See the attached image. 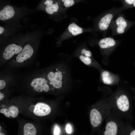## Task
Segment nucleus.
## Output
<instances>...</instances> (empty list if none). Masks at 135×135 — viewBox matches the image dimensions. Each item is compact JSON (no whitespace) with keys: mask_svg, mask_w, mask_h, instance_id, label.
I'll list each match as a JSON object with an SVG mask.
<instances>
[{"mask_svg":"<svg viewBox=\"0 0 135 135\" xmlns=\"http://www.w3.org/2000/svg\"><path fill=\"white\" fill-rule=\"evenodd\" d=\"M24 135H36V129L34 126L30 123H27L24 125Z\"/></svg>","mask_w":135,"mask_h":135,"instance_id":"2eb2a0df","label":"nucleus"},{"mask_svg":"<svg viewBox=\"0 0 135 135\" xmlns=\"http://www.w3.org/2000/svg\"><path fill=\"white\" fill-rule=\"evenodd\" d=\"M116 44V41L110 37L105 38L101 39L98 42V45L101 48L107 49L112 48Z\"/></svg>","mask_w":135,"mask_h":135,"instance_id":"6e6552de","label":"nucleus"},{"mask_svg":"<svg viewBox=\"0 0 135 135\" xmlns=\"http://www.w3.org/2000/svg\"><path fill=\"white\" fill-rule=\"evenodd\" d=\"M90 117L91 124L94 128L98 126L100 124L102 120V116L96 109L94 108L91 110Z\"/></svg>","mask_w":135,"mask_h":135,"instance_id":"1a4fd4ad","label":"nucleus"},{"mask_svg":"<svg viewBox=\"0 0 135 135\" xmlns=\"http://www.w3.org/2000/svg\"><path fill=\"white\" fill-rule=\"evenodd\" d=\"M13 8L9 5L4 6L0 11V20L6 21L12 18L15 14Z\"/></svg>","mask_w":135,"mask_h":135,"instance_id":"0eeeda50","label":"nucleus"},{"mask_svg":"<svg viewBox=\"0 0 135 135\" xmlns=\"http://www.w3.org/2000/svg\"><path fill=\"white\" fill-rule=\"evenodd\" d=\"M68 30V31L73 36H75L82 34L83 29L75 23H72L69 24Z\"/></svg>","mask_w":135,"mask_h":135,"instance_id":"4468645a","label":"nucleus"},{"mask_svg":"<svg viewBox=\"0 0 135 135\" xmlns=\"http://www.w3.org/2000/svg\"><path fill=\"white\" fill-rule=\"evenodd\" d=\"M130 135H135V130H133L130 133Z\"/></svg>","mask_w":135,"mask_h":135,"instance_id":"cd10ccee","label":"nucleus"},{"mask_svg":"<svg viewBox=\"0 0 135 135\" xmlns=\"http://www.w3.org/2000/svg\"><path fill=\"white\" fill-rule=\"evenodd\" d=\"M117 130V126L115 122H109L106 125L104 134V135H116V134Z\"/></svg>","mask_w":135,"mask_h":135,"instance_id":"ddd939ff","label":"nucleus"},{"mask_svg":"<svg viewBox=\"0 0 135 135\" xmlns=\"http://www.w3.org/2000/svg\"><path fill=\"white\" fill-rule=\"evenodd\" d=\"M51 108L48 105L42 103H39L34 106L33 111L34 114L39 116H44L50 114Z\"/></svg>","mask_w":135,"mask_h":135,"instance_id":"423d86ee","label":"nucleus"},{"mask_svg":"<svg viewBox=\"0 0 135 135\" xmlns=\"http://www.w3.org/2000/svg\"><path fill=\"white\" fill-rule=\"evenodd\" d=\"M64 74V71L56 68L48 73L47 78L50 84L55 88L59 89L62 86V80Z\"/></svg>","mask_w":135,"mask_h":135,"instance_id":"7ed1b4c3","label":"nucleus"},{"mask_svg":"<svg viewBox=\"0 0 135 135\" xmlns=\"http://www.w3.org/2000/svg\"><path fill=\"white\" fill-rule=\"evenodd\" d=\"M4 31V29L2 26H0V34H2Z\"/></svg>","mask_w":135,"mask_h":135,"instance_id":"393cba45","label":"nucleus"},{"mask_svg":"<svg viewBox=\"0 0 135 135\" xmlns=\"http://www.w3.org/2000/svg\"><path fill=\"white\" fill-rule=\"evenodd\" d=\"M124 1L127 6L124 9L130 7H135V0H124Z\"/></svg>","mask_w":135,"mask_h":135,"instance_id":"aec40b11","label":"nucleus"},{"mask_svg":"<svg viewBox=\"0 0 135 135\" xmlns=\"http://www.w3.org/2000/svg\"><path fill=\"white\" fill-rule=\"evenodd\" d=\"M4 98V95L2 93L0 92V100H2Z\"/></svg>","mask_w":135,"mask_h":135,"instance_id":"bb28decb","label":"nucleus"},{"mask_svg":"<svg viewBox=\"0 0 135 135\" xmlns=\"http://www.w3.org/2000/svg\"><path fill=\"white\" fill-rule=\"evenodd\" d=\"M61 1L64 6L66 8L72 6L75 3L74 0H61Z\"/></svg>","mask_w":135,"mask_h":135,"instance_id":"6ab92c4d","label":"nucleus"},{"mask_svg":"<svg viewBox=\"0 0 135 135\" xmlns=\"http://www.w3.org/2000/svg\"><path fill=\"white\" fill-rule=\"evenodd\" d=\"M60 132V130L59 128L57 126L55 127L54 132V135H59Z\"/></svg>","mask_w":135,"mask_h":135,"instance_id":"5701e85b","label":"nucleus"},{"mask_svg":"<svg viewBox=\"0 0 135 135\" xmlns=\"http://www.w3.org/2000/svg\"><path fill=\"white\" fill-rule=\"evenodd\" d=\"M34 52L32 47L29 44H27L24 47L21 52L16 57V61L19 63L23 62L30 58Z\"/></svg>","mask_w":135,"mask_h":135,"instance_id":"39448f33","label":"nucleus"},{"mask_svg":"<svg viewBox=\"0 0 135 135\" xmlns=\"http://www.w3.org/2000/svg\"><path fill=\"white\" fill-rule=\"evenodd\" d=\"M92 56V53L89 50L84 48L81 52L79 58L80 60L86 65H90L91 63L90 57Z\"/></svg>","mask_w":135,"mask_h":135,"instance_id":"f8f14e48","label":"nucleus"},{"mask_svg":"<svg viewBox=\"0 0 135 135\" xmlns=\"http://www.w3.org/2000/svg\"><path fill=\"white\" fill-rule=\"evenodd\" d=\"M22 50L20 46L14 44H10L6 48L3 53V57L6 60H8L15 54L20 52Z\"/></svg>","mask_w":135,"mask_h":135,"instance_id":"20e7f679","label":"nucleus"},{"mask_svg":"<svg viewBox=\"0 0 135 135\" xmlns=\"http://www.w3.org/2000/svg\"><path fill=\"white\" fill-rule=\"evenodd\" d=\"M6 86L5 82L4 80H0V89L1 90L4 88Z\"/></svg>","mask_w":135,"mask_h":135,"instance_id":"4be33fe9","label":"nucleus"},{"mask_svg":"<svg viewBox=\"0 0 135 135\" xmlns=\"http://www.w3.org/2000/svg\"><path fill=\"white\" fill-rule=\"evenodd\" d=\"M102 80L105 84H109L112 82V78L110 76L109 72L107 71L103 72L102 74Z\"/></svg>","mask_w":135,"mask_h":135,"instance_id":"f3484780","label":"nucleus"},{"mask_svg":"<svg viewBox=\"0 0 135 135\" xmlns=\"http://www.w3.org/2000/svg\"><path fill=\"white\" fill-rule=\"evenodd\" d=\"M66 132L68 134H70L72 132V127L70 124H68L66 127Z\"/></svg>","mask_w":135,"mask_h":135,"instance_id":"412c9836","label":"nucleus"},{"mask_svg":"<svg viewBox=\"0 0 135 135\" xmlns=\"http://www.w3.org/2000/svg\"><path fill=\"white\" fill-rule=\"evenodd\" d=\"M10 116L13 118L16 117L18 115L19 111L18 108L16 107L12 106L8 109Z\"/></svg>","mask_w":135,"mask_h":135,"instance_id":"a211bd4d","label":"nucleus"},{"mask_svg":"<svg viewBox=\"0 0 135 135\" xmlns=\"http://www.w3.org/2000/svg\"><path fill=\"white\" fill-rule=\"evenodd\" d=\"M7 110V109L6 108L2 109L0 110V113L2 114L4 113Z\"/></svg>","mask_w":135,"mask_h":135,"instance_id":"a878e982","label":"nucleus"},{"mask_svg":"<svg viewBox=\"0 0 135 135\" xmlns=\"http://www.w3.org/2000/svg\"><path fill=\"white\" fill-rule=\"evenodd\" d=\"M4 115L7 117H9L10 116L9 110L8 109L6 111V112L4 113Z\"/></svg>","mask_w":135,"mask_h":135,"instance_id":"b1692460","label":"nucleus"},{"mask_svg":"<svg viewBox=\"0 0 135 135\" xmlns=\"http://www.w3.org/2000/svg\"><path fill=\"white\" fill-rule=\"evenodd\" d=\"M116 104L119 109L123 112L127 111L129 108L128 99L124 95H122L116 101Z\"/></svg>","mask_w":135,"mask_h":135,"instance_id":"9d476101","label":"nucleus"},{"mask_svg":"<svg viewBox=\"0 0 135 135\" xmlns=\"http://www.w3.org/2000/svg\"><path fill=\"white\" fill-rule=\"evenodd\" d=\"M44 4L46 5V11L49 14H52L57 12L58 10L59 6L58 3L54 4L52 0H46Z\"/></svg>","mask_w":135,"mask_h":135,"instance_id":"9b49d317","label":"nucleus"},{"mask_svg":"<svg viewBox=\"0 0 135 135\" xmlns=\"http://www.w3.org/2000/svg\"><path fill=\"white\" fill-rule=\"evenodd\" d=\"M115 18V19L112 20L110 27L114 35L123 34L135 24V22L127 20L124 14L121 12L118 14Z\"/></svg>","mask_w":135,"mask_h":135,"instance_id":"f03ea898","label":"nucleus"},{"mask_svg":"<svg viewBox=\"0 0 135 135\" xmlns=\"http://www.w3.org/2000/svg\"><path fill=\"white\" fill-rule=\"evenodd\" d=\"M0 135H4V134L2 132H0Z\"/></svg>","mask_w":135,"mask_h":135,"instance_id":"c85d7f7f","label":"nucleus"},{"mask_svg":"<svg viewBox=\"0 0 135 135\" xmlns=\"http://www.w3.org/2000/svg\"><path fill=\"white\" fill-rule=\"evenodd\" d=\"M47 84V81L44 78H35L32 80L30 84V85L34 88L38 85H44Z\"/></svg>","mask_w":135,"mask_h":135,"instance_id":"dca6fc26","label":"nucleus"},{"mask_svg":"<svg viewBox=\"0 0 135 135\" xmlns=\"http://www.w3.org/2000/svg\"><path fill=\"white\" fill-rule=\"evenodd\" d=\"M123 8H113L105 11L100 15L97 22V29L100 32L106 34L110 28L112 20L118 14L121 12Z\"/></svg>","mask_w":135,"mask_h":135,"instance_id":"f257e3e1","label":"nucleus"}]
</instances>
